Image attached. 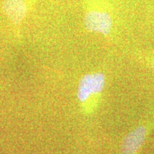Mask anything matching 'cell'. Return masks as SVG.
I'll list each match as a JSON object with an SVG mask.
<instances>
[{
    "instance_id": "3957f363",
    "label": "cell",
    "mask_w": 154,
    "mask_h": 154,
    "mask_svg": "<svg viewBox=\"0 0 154 154\" xmlns=\"http://www.w3.org/2000/svg\"><path fill=\"white\" fill-rule=\"evenodd\" d=\"M38 0H3L2 10L10 22L20 26Z\"/></svg>"
},
{
    "instance_id": "6da1fadb",
    "label": "cell",
    "mask_w": 154,
    "mask_h": 154,
    "mask_svg": "<svg viewBox=\"0 0 154 154\" xmlns=\"http://www.w3.org/2000/svg\"><path fill=\"white\" fill-rule=\"evenodd\" d=\"M84 24L89 32L108 35L112 28L113 19L110 13L100 4L99 0H87Z\"/></svg>"
},
{
    "instance_id": "277c9868",
    "label": "cell",
    "mask_w": 154,
    "mask_h": 154,
    "mask_svg": "<svg viewBox=\"0 0 154 154\" xmlns=\"http://www.w3.org/2000/svg\"><path fill=\"white\" fill-rule=\"evenodd\" d=\"M146 134V129L143 126L135 128L128 134L121 145L122 154H134L143 143Z\"/></svg>"
},
{
    "instance_id": "7a4b0ae2",
    "label": "cell",
    "mask_w": 154,
    "mask_h": 154,
    "mask_svg": "<svg viewBox=\"0 0 154 154\" xmlns=\"http://www.w3.org/2000/svg\"><path fill=\"white\" fill-rule=\"evenodd\" d=\"M105 86V76L100 72L84 75L78 86L77 97L82 104L85 106L90 100L97 96Z\"/></svg>"
}]
</instances>
